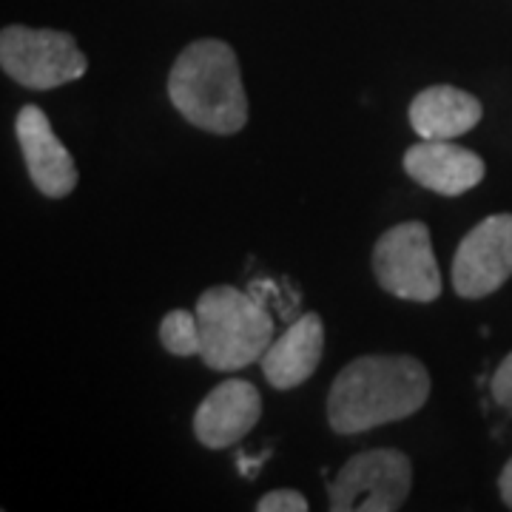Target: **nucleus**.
I'll list each match as a JSON object with an SVG mask.
<instances>
[{"mask_svg": "<svg viewBox=\"0 0 512 512\" xmlns=\"http://www.w3.org/2000/svg\"><path fill=\"white\" fill-rule=\"evenodd\" d=\"M413 467L402 450L359 453L328 481L333 512H396L410 495Z\"/></svg>", "mask_w": 512, "mask_h": 512, "instance_id": "nucleus-5", "label": "nucleus"}, {"mask_svg": "<svg viewBox=\"0 0 512 512\" xmlns=\"http://www.w3.org/2000/svg\"><path fill=\"white\" fill-rule=\"evenodd\" d=\"M20 151L35 188L49 200H63L77 188V165L60 143L49 117L37 106H23L15 120Z\"/></svg>", "mask_w": 512, "mask_h": 512, "instance_id": "nucleus-8", "label": "nucleus"}, {"mask_svg": "<svg viewBox=\"0 0 512 512\" xmlns=\"http://www.w3.org/2000/svg\"><path fill=\"white\" fill-rule=\"evenodd\" d=\"M200 359L211 370H242L274 342V316L254 293L217 285L197 302Z\"/></svg>", "mask_w": 512, "mask_h": 512, "instance_id": "nucleus-3", "label": "nucleus"}, {"mask_svg": "<svg viewBox=\"0 0 512 512\" xmlns=\"http://www.w3.org/2000/svg\"><path fill=\"white\" fill-rule=\"evenodd\" d=\"M498 490H501V501L512 510V458L504 464V470L498 476Z\"/></svg>", "mask_w": 512, "mask_h": 512, "instance_id": "nucleus-16", "label": "nucleus"}, {"mask_svg": "<svg viewBox=\"0 0 512 512\" xmlns=\"http://www.w3.org/2000/svg\"><path fill=\"white\" fill-rule=\"evenodd\" d=\"M373 274L384 291L407 302H436L441 271L424 222H402L384 231L373 248Z\"/></svg>", "mask_w": 512, "mask_h": 512, "instance_id": "nucleus-6", "label": "nucleus"}, {"mask_svg": "<svg viewBox=\"0 0 512 512\" xmlns=\"http://www.w3.org/2000/svg\"><path fill=\"white\" fill-rule=\"evenodd\" d=\"M259 512H308V501L305 495L296 493V490H274V493H265L256 504Z\"/></svg>", "mask_w": 512, "mask_h": 512, "instance_id": "nucleus-14", "label": "nucleus"}, {"mask_svg": "<svg viewBox=\"0 0 512 512\" xmlns=\"http://www.w3.org/2000/svg\"><path fill=\"white\" fill-rule=\"evenodd\" d=\"M325 353V325L316 313H305L262 353V373L276 390L308 382Z\"/></svg>", "mask_w": 512, "mask_h": 512, "instance_id": "nucleus-11", "label": "nucleus"}, {"mask_svg": "<svg viewBox=\"0 0 512 512\" xmlns=\"http://www.w3.org/2000/svg\"><path fill=\"white\" fill-rule=\"evenodd\" d=\"M262 416V396L245 379L217 384L194 413V436L208 450H228L256 427Z\"/></svg>", "mask_w": 512, "mask_h": 512, "instance_id": "nucleus-9", "label": "nucleus"}, {"mask_svg": "<svg viewBox=\"0 0 512 512\" xmlns=\"http://www.w3.org/2000/svg\"><path fill=\"white\" fill-rule=\"evenodd\" d=\"M0 69L26 89L49 92L80 80L89 60L66 32L6 26L0 32Z\"/></svg>", "mask_w": 512, "mask_h": 512, "instance_id": "nucleus-4", "label": "nucleus"}, {"mask_svg": "<svg viewBox=\"0 0 512 512\" xmlns=\"http://www.w3.org/2000/svg\"><path fill=\"white\" fill-rule=\"evenodd\" d=\"M490 390H493L495 402L501 404V407H507V410H512V353L504 356V362L493 373Z\"/></svg>", "mask_w": 512, "mask_h": 512, "instance_id": "nucleus-15", "label": "nucleus"}, {"mask_svg": "<svg viewBox=\"0 0 512 512\" xmlns=\"http://www.w3.org/2000/svg\"><path fill=\"white\" fill-rule=\"evenodd\" d=\"M160 342L171 356H200V322L197 313L171 311L160 322Z\"/></svg>", "mask_w": 512, "mask_h": 512, "instance_id": "nucleus-13", "label": "nucleus"}, {"mask_svg": "<svg viewBox=\"0 0 512 512\" xmlns=\"http://www.w3.org/2000/svg\"><path fill=\"white\" fill-rule=\"evenodd\" d=\"M512 276V214L481 220L458 242L453 288L464 299H484Z\"/></svg>", "mask_w": 512, "mask_h": 512, "instance_id": "nucleus-7", "label": "nucleus"}, {"mask_svg": "<svg viewBox=\"0 0 512 512\" xmlns=\"http://www.w3.org/2000/svg\"><path fill=\"white\" fill-rule=\"evenodd\" d=\"M404 171L427 191L441 197H461L484 180V160L470 148L450 140H421L407 148Z\"/></svg>", "mask_w": 512, "mask_h": 512, "instance_id": "nucleus-10", "label": "nucleus"}, {"mask_svg": "<svg viewBox=\"0 0 512 512\" xmlns=\"http://www.w3.org/2000/svg\"><path fill=\"white\" fill-rule=\"evenodd\" d=\"M168 97L191 126L237 134L248 123V97L234 49L222 40H194L174 60Z\"/></svg>", "mask_w": 512, "mask_h": 512, "instance_id": "nucleus-2", "label": "nucleus"}, {"mask_svg": "<svg viewBox=\"0 0 512 512\" xmlns=\"http://www.w3.org/2000/svg\"><path fill=\"white\" fill-rule=\"evenodd\" d=\"M481 100L456 86H430L410 103V126L424 140H453L481 120Z\"/></svg>", "mask_w": 512, "mask_h": 512, "instance_id": "nucleus-12", "label": "nucleus"}, {"mask_svg": "<svg viewBox=\"0 0 512 512\" xmlns=\"http://www.w3.org/2000/svg\"><path fill=\"white\" fill-rule=\"evenodd\" d=\"M430 396V373L413 356H359L330 384L333 433L356 436L419 413Z\"/></svg>", "mask_w": 512, "mask_h": 512, "instance_id": "nucleus-1", "label": "nucleus"}]
</instances>
